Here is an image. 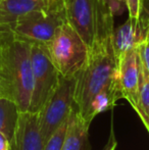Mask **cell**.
I'll return each mask as SVG.
<instances>
[{
	"label": "cell",
	"instance_id": "obj_20",
	"mask_svg": "<svg viewBox=\"0 0 149 150\" xmlns=\"http://www.w3.org/2000/svg\"><path fill=\"white\" fill-rule=\"evenodd\" d=\"M0 150H10V140L2 132H0Z\"/></svg>",
	"mask_w": 149,
	"mask_h": 150
},
{
	"label": "cell",
	"instance_id": "obj_15",
	"mask_svg": "<svg viewBox=\"0 0 149 150\" xmlns=\"http://www.w3.org/2000/svg\"><path fill=\"white\" fill-rule=\"evenodd\" d=\"M68 119L64 120L55 131L51 134V136L46 140L44 144L43 150H62L66 137V129H68Z\"/></svg>",
	"mask_w": 149,
	"mask_h": 150
},
{
	"label": "cell",
	"instance_id": "obj_22",
	"mask_svg": "<svg viewBox=\"0 0 149 150\" xmlns=\"http://www.w3.org/2000/svg\"><path fill=\"white\" fill-rule=\"evenodd\" d=\"M10 32H12V29L10 28V27L0 26V37H2V36L6 35V34L10 33Z\"/></svg>",
	"mask_w": 149,
	"mask_h": 150
},
{
	"label": "cell",
	"instance_id": "obj_7",
	"mask_svg": "<svg viewBox=\"0 0 149 150\" xmlns=\"http://www.w3.org/2000/svg\"><path fill=\"white\" fill-rule=\"evenodd\" d=\"M66 22L75 29L91 48L95 30V4L94 0H62Z\"/></svg>",
	"mask_w": 149,
	"mask_h": 150
},
{
	"label": "cell",
	"instance_id": "obj_25",
	"mask_svg": "<svg viewBox=\"0 0 149 150\" xmlns=\"http://www.w3.org/2000/svg\"><path fill=\"white\" fill-rule=\"evenodd\" d=\"M1 1H3V0H0V2H1Z\"/></svg>",
	"mask_w": 149,
	"mask_h": 150
},
{
	"label": "cell",
	"instance_id": "obj_3",
	"mask_svg": "<svg viewBox=\"0 0 149 150\" xmlns=\"http://www.w3.org/2000/svg\"><path fill=\"white\" fill-rule=\"evenodd\" d=\"M48 55L59 75L76 78L88 58V47L75 29L66 22L45 45Z\"/></svg>",
	"mask_w": 149,
	"mask_h": 150
},
{
	"label": "cell",
	"instance_id": "obj_10",
	"mask_svg": "<svg viewBox=\"0 0 149 150\" xmlns=\"http://www.w3.org/2000/svg\"><path fill=\"white\" fill-rule=\"evenodd\" d=\"M117 76L121 96L137 112L139 93V59L136 48L127 51L119 59Z\"/></svg>",
	"mask_w": 149,
	"mask_h": 150
},
{
	"label": "cell",
	"instance_id": "obj_1",
	"mask_svg": "<svg viewBox=\"0 0 149 150\" xmlns=\"http://www.w3.org/2000/svg\"><path fill=\"white\" fill-rule=\"evenodd\" d=\"M32 43L13 32L0 37V97L16 103L20 112L28 111L32 102Z\"/></svg>",
	"mask_w": 149,
	"mask_h": 150
},
{
	"label": "cell",
	"instance_id": "obj_4",
	"mask_svg": "<svg viewBox=\"0 0 149 150\" xmlns=\"http://www.w3.org/2000/svg\"><path fill=\"white\" fill-rule=\"evenodd\" d=\"M66 22L64 1L54 0L41 8L20 16L12 26L16 37L32 44L46 45Z\"/></svg>",
	"mask_w": 149,
	"mask_h": 150
},
{
	"label": "cell",
	"instance_id": "obj_19",
	"mask_svg": "<svg viewBox=\"0 0 149 150\" xmlns=\"http://www.w3.org/2000/svg\"><path fill=\"white\" fill-rule=\"evenodd\" d=\"M117 139H115V136L113 135V130L112 129V133H110L109 139H108L107 143H106V145L104 146V148L102 150H115L117 149Z\"/></svg>",
	"mask_w": 149,
	"mask_h": 150
},
{
	"label": "cell",
	"instance_id": "obj_16",
	"mask_svg": "<svg viewBox=\"0 0 149 150\" xmlns=\"http://www.w3.org/2000/svg\"><path fill=\"white\" fill-rule=\"evenodd\" d=\"M129 18L139 20L143 9V0H125Z\"/></svg>",
	"mask_w": 149,
	"mask_h": 150
},
{
	"label": "cell",
	"instance_id": "obj_24",
	"mask_svg": "<svg viewBox=\"0 0 149 150\" xmlns=\"http://www.w3.org/2000/svg\"><path fill=\"white\" fill-rule=\"evenodd\" d=\"M147 131H148V133H149V128H148V129H147Z\"/></svg>",
	"mask_w": 149,
	"mask_h": 150
},
{
	"label": "cell",
	"instance_id": "obj_21",
	"mask_svg": "<svg viewBox=\"0 0 149 150\" xmlns=\"http://www.w3.org/2000/svg\"><path fill=\"white\" fill-rule=\"evenodd\" d=\"M141 16L149 18V0H143V9H142Z\"/></svg>",
	"mask_w": 149,
	"mask_h": 150
},
{
	"label": "cell",
	"instance_id": "obj_9",
	"mask_svg": "<svg viewBox=\"0 0 149 150\" xmlns=\"http://www.w3.org/2000/svg\"><path fill=\"white\" fill-rule=\"evenodd\" d=\"M149 39V18L141 16L139 20L129 18L121 26L114 29L112 47L117 60L127 51L136 48L141 42Z\"/></svg>",
	"mask_w": 149,
	"mask_h": 150
},
{
	"label": "cell",
	"instance_id": "obj_5",
	"mask_svg": "<svg viewBox=\"0 0 149 150\" xmlns=\"http://www.w3.org/2000/svg\"><path fill=\"white\" fill-rule=\"evenodd\" d=\"M31 54L34 88L29 110L39 112L57 87L60 75L50 59L45 45L32 44Z\"/></svg>",
	"mask_w": 149,
	"mask_h": 150
},
{
	"label": "cell",
	"instance_id": "obj_23",
	"mask_svg": "<svg viewBox=\"0 0 149 150\" xmlns=\"http://www.w3.org/2000/svg\"><path fill=\"white\" fill-rule=\"evenodd\" d=\"M44 1H45L46 3H49V2H52V1H54V0H44Z\"/></svg>",
	"mask_w": 149,
	"mask_h": 150
},
{
	"label": "cell",
	"instance_id": "obj_11",
	"mask_svg": "<svg viewBox=\"0 0 149 150\" xmlns=\"http://www.w3.org/2000/svg\"><path fill=\"white\" fill-rule=\"evenodd\" d=\"M90 125L80 115L76 105L73 104L68 119V129L62 150H90L88 140Z\"/></svg>",
	"mask_w": 149,
	"mask_h": 150
},
{
	"label": "cell",
	"instance_id": "obj_8",
	"mask_svg": "<svg viewBox=\"0 0 149 150\" xmlns=\"http://www.w3.org/2000/svg\"><path fill=\"white\" fill-rule=\"evenodd\" d=\"M44 144L40 129V112H20L10 141V150H43Z\"/></svg>",
	"mask_w": 149,
	"mask_h": 150
},
{
	"label": "cell",
	"instance_id": "obj_17",
	"mask_svg": "<svg viewBox=\"0 0 149 150\" xmlns=\"http://www.w3.org/2000/svg\"><path fill=\"white\" fill-rule=\"evenodd\" d=\"M136 50H137V54L139 59L141 60L143 65L149 71V39L141 42L136 47Z\"/></svg>",
	"mask_w": 149,
	"mask_h": 150
},
{
	"label": "cell",
	"instance_id": "obj_13",
	"mask_svg": "<svg viewBox=\"0 0 149 150\" xmlns=\"http://www.w3.org/2000/svg\"><path fill=\"white\" fill-rule=\"evenodd\" d=\"M139 59V57H138ZM140 120L146 129L149 128V71L139 59V93L138 111Z\"/></svg>",
	"mask_w": 149,
	"mask_h": 150
},
{
	"label": "cell",
	"instance_id": "obj_2",
	"mask_svg": "<svg viewBox=\"0 0 149 150\" xmlns=\"http://www.w3.org/2000/svg\"><path fill=\"white\" fill-rule=\"evenodd\" d=\"M88 58L76 77L74 104L87 122L94 97L101 90L119 82L117 60L112 47V39L96 44L88 49Z\"/></svg>",
	"mask_w": 149,
	"mask_h": 150
},
{
	"label": "cell",
	"instance_id": "obj_12",
	"mask_svg": "<svg viewBox=\"0 0 149 150\" xmlns=\"http://www.w3.org/2000/svg\"><path fill=\"white\" fill-rule=\"evenodd\" d=\"M46 5L47 3L44 0H3L0 2V26L12 29L20 16Z\"/></svg>",
	"mask_w": 149,
	"mask_h": 150
},
{
	"label": "cell",
	"instance_id": "obj_14",
	"mask_svg": "<svg viewBox=\"0 0 149 150\" xmlns=\"http://www.w3.org/2000/svg\"><path fill=\"white\" fill-rule=\"evenodd\" d=\"M20 110L16 103L3 97H0V132L6 135L11 141L16 130Z\"/></svg>",
	"mask_w": 149,
	"mask_h": 150
},
{
	"label": "cell",
	"instance_id": "obj_18",
	"mask_svg": "<svg viewBox=\"0 0 149 150\" xmlns=\"http://www.w3.org/2000/svg\"><path fill=\"white\" fill-rule=\"evenodd\" d=\"M103 1L109 6L114 18L121 16L127 10V5H126L125 0H103Z\"/></svg>",
	"mask_w": 149,
	"mask_h": 150
},
{
	"label": "cell",
	"instance_id": "obj_6",
	"mask_svg": "<svg viewBox=\"0 0 149 150\" xmlns=\"http://www.w3.org/2000/svg\"><path fill=\"white\" fill-rule=\"evenodd\" d=\"M76 78L60 76L59 82L40 112V129L44 142L68 117L74 104Z\"/></svg>",
	"mask_w": 149,
	"mask_h": 150
}]
</instances>
